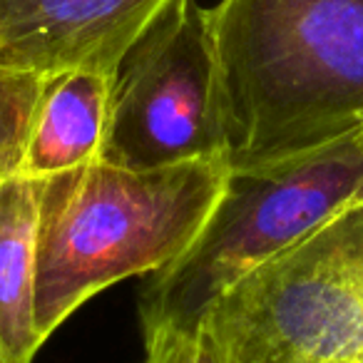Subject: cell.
<instances>
[{
  "label": "cell",
  "mask_w": 363,
  "mask_h": 363,
  "mask_svg": "<svg viewBox=\"0 0 363 363\" xmlns=\"http://www.w3.org/2000/svg\"><path fill=\"white\" fill-rule=\"evenodd\" d=\"M209 26L229 169L363 130V0H219Z\"/></svg>",
  "instance_id": "1"
},
{
  "label": "cell",
  "mask_w": 363,
  "mask_h": 363,
  "mask_svg": "<svg viewBox=\"0 0 363 363\" xmlns=\"http://www.w3.org/2000/svg\"><path fill=\"white\" fill-rule=\"evenodd\" d=\"M227 174L224 160L162 169L95 160L35 177V321L43 341L95 294L174 262L204 227Z\"/></svg>",
  "instance_id": "2"
},
{
  "label": "cell",
  "mask_w": 363,
  "mask_h": 363,
  "mask_svg": "<svg viewBox=\"0 0 363 363\" xmlns=\"http://www.w3.org/2000/svg\"><path fill=\"white\" fill-rule=\"evenodd\" d=\"M361 189V132L289 160L229 169L194 242L147 274L137 296L145 346L167 333L197 338L229 286L358 202Z\"/></svg>",
  "instance_id": "3"
},
{
  "label": "cell",
  "mask_w": 363,
  "mask_h": 363,
  "mask_svg": "<svg viewBox=\"0 0 363 363\" xmlns=\"http://www.w3.org/2000/svg\"><path fill=\"white\" fill-rule=\"evenodd\" d=\"M202 328L224 363H363V199L229 286Z\"/></svg>",
  "instance_id": "4"
},
{
  "label": "cell",
  "mask_w": 363,
  "mask_h": 363,
  "mask_svg": "<svg viewBox=\"0 0 363 363\" xmlns=\"http://www.w3.org/2000/svg\"><path fill=\"white\" fill-rule=\"evenodd\" d=\"M100 160L127 169L227 162L209 8L169 0L127 50L112 80Z\"/></svg>",
  "instance_id": "5"
},
{
  "label": "cell",
  "mask_w": 363,
  "mask_h": 363,
  "mask_svg": "<svg viewBox=\"0 0 363 363\" xmlns=\"http://www.w3.org/2000/svg\"><path fill=\"white\" fill-rule=\"evenodd\" d=\"M167 6L169 0H0V67L115 75Z\"/></svg>",
  "instance_id": "6"
},
{
  "label": "cell",
  "mask_w": 363,
  "mask_h": 363,
  "mask_svg": "<svg viewBox=\"0 0 363 363\" xmlns=\"http://www.w3.org/2000/svg\"><path fill=\"white\" fill-rule=\"evenodd\" d=\"M115 75L65 70L48 75L28 140L23 174L48 177L100 160Z\"/></svg>",
  "instance_id": "7"
},
{
  "label": "cell",
  "mask_w": 363,
  "mask_h": 363,
  "mask_svg": "<svg viewBox=\"0 0 363 363\" xmlns=\"http://www.w3.org/2000/svg\"><path fill=\"white\" fill-rule=\"evenodd\" d=\"M35 177L0 184V363H33L45 341L35 321Z\"/></svg>",
  "instance_id": "8"
},
{
  "label": "cell",
  "mask_w": 363,
  "mask_h": 363,
  "mask_svg": "<svg viewBox=\"0 0 363 363\" xmlns=\"http://www.w3.org/2000/svg\"><path fill=\"white\" fill-rule=\"evenodd\" d=\"M45 80L48 75L0 67V184L23 174Z\"/></svg>",
  "instance_id": "9"
},
{
  "label": "cell",
  "mask_w": 363,
  "mask_h": 363,
  "mask_svg": "<svg viewBox=\"0 0 363 363\" xmlns=\"http://www.w3.org/2000/svg\"><path fill=\"white\" fill-rule=\"evenodd\" d=\"M145 348V363H194L197 358V338L177 336V333H167V336L147 343Z\"/></svg>",
  "instance_id": "10"
},
{
  "label": "cell",
  "mask_w": 363,
  "mask_h": 363,
  "mask_svg": "<svg viewBox=\"0 0 363 363\" xmlns=\"http://www.w3.org/2000/svg\"><path fill=\"white\" fill-rule=\"evenodd\" d=\"M194 363H224L222 353H219L217 343L209 336L207 328H202L197 333V358H194Z\"/></svg>",
  "instance_id": "11"
},
{
  "label": "cell",
  "mask_w": 363,
  "mask_h": 363,
  "mask_svg": "<svg viewBox=\"0 0 363 363\" xmlns=\"http://www.w3.org/2000/svg\"><path fill=\"white\" fill-rule=\"evenodd\" d=\"M361 137H363V130H361ZM358 199H363V189H361V197H358Z\"/></svg>",
  "instance_id": "12"
}]
</instances>
